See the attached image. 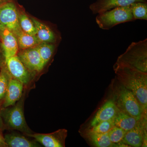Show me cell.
Listing matches in <instances>:
<instances>
[{
	"instance_id": "6da1fadb",
	"label": "cell",
	"mask_w": 147,
	"mask_h": 147,
	"mask_svg": "<svg viewBox=\"0 0 147 147\" xmlns=\"http://www.w3.org/2000/svg\"><path fill=\"white\" fill-rule=\"evenodd\" d=\"M116 80L131 91L145 112L147 108V73L126 67L114 66Z\"/></svg>"
},
{
	"instance_id": "7a4b0ae2",
	"label": "cell",
	"mask_w": 147,
	"mask_h": 147,
	"mask_svg": "<svg viewBox=\"0 0 147 147\" xmlns=\"http://www.w3.org/2000/svg\"><path fill=\"white\" fill-rule=\"evenodd\" d=\"M115 66L126 67L147 73V39L132 42L119 56Z\"/></svg>"
},
{
	"instance_id": "3957f363",
	"label": "cell",
	"mask_w": 147,
	"mask_h": 147,
	"mask_svg": "<svg viewBox=\"0 0 147 147\" xmlns=\"http://www.w3.org/2000/svg\"><path fill=\"white\" fill-rule=\"evenodd\" d=\"M114 94L115 100V101L114 100V101L120 110L137 120L142 119L146 112L131 91L119 83L114 89Z\"/></svg>"
},
{
	"instance_id": "277c9868",
	"label": "cell",
	"mask_w": 147,
	"mask_h": 147,
	"mask_svg": "<svg viewBox=\"0 0 147 147\" xmlns=\"http://www.w3.org/2000/svg\"><path fill=\"white\" fill-rule=\"evenodd\" d=\"M134 21L130 5L119 7L98 13L96 22L100 29L109 30L119 24Z\"/></svg>"
},
{
	"instance_id": "5b68a950",
	"label": "cell",
	"mask_w": 147,
	"mask_h": 147,
	"mask_svg": "<svg viewBox=\"0 0 147 147\" xmlns=\"http://www.w3.org/2000/svg\"><path fill=\"white\" fill-rule=\"evenodd\" d=\"M24 99H20L11 108L1 110V115L9 128L25 134H32L33 131L27 125L24 116Z\"/></svg>"
},
{
	"instance_id": "8992f818",
	"label": "cell",
	"mask_w": 147,
	"mask_h": 147,
	"mask_svg": "<svg viewBox=\"0 0 147 147\" xmlns=\"http://www.w3.org/2000/svg\"><path fill=\"white\" fill-rule=\"evenodd\" d=\"M18 13L17 7L13 2L0 4V23L15 36L22 30L18 21Z\"/></svg>"
},
{
	"instance_id": "52a82bcc",
	"label": "cell",
	"mask_w": 147,
	"mask_h": 147,
	"mask_svg": "<svg viewBox=\"0 0 147 147\" xmlns=\"http://www.w3.org/2000/svg\"><path fill=\"white\" fill-rule=\"evenodd\" d=\"M67 133L66 129H62L49 134L32 133L25 134L33 138L44 147H64Z\"/></svg>"
},
{
	"instance_id": "ba28073f",
	"label": "cell",
	"mask_w": 147,
	"mask_h": 147,
	"mask_svg": "<svg viewBox=\"0 0 147 147\" xmlns=\"http://www.w3.org/2000/svg\"><path fill=\"white\" fill-rule=\"evenodd\" d=\"M6 67L11 76L26 85L31 79L30 71L24 65L17 55L5 58Z\"/></svg>"
},
{
	"instance_id": "9c48e42d",
	"label": "cell",
	"mask_w": 147,
	"mask_h": 147,
	"mask_svg": "<svg viewBox=\"0 0 147 147\" xmlns=\"http://www.w3.org/2000/svg\"><path fill=\"white\" fill-rule=\"evenodd\" d=\"M17 55L30 71L39 72L45 66L36 46L21 50Z\"/></svg>"
},
{
	"instance_id": "30bf717a",
	"label": "cell",
	"mask_w": 147,
	"mask_h": 147,
	"mask_svg": "<svg viewBox=\"0 0 147 147\" xmlns=\"http://www.w3.org/2000/svg\"><path fill=\"white\" fill-rule=\"evenodd\" d=\"M139 2H146V0H97L90 6V9L93 14H98L115 7L126 6Z\"/></svg>"
},
{
	"instance_id": "8fae6325",
	"label": "cell",
	"mask_w": 147,
	"mask_h": 147,
	"mask_svg": "<svg viewBox=\"0 0 147 147\" xmlns=\"http://www.w3.org/2000/svg\"><path fill=\"white\" fill-rule=\"evenodd\" d=\"M24 85L17 79L11 77L5 96L3 107L7 108L15 105L23 95Z\"/></svg>"
},
{
	"instance_id": "7c38bea8",
	"label": "cell",
	"mask_w": 147,
	"mask_h": 147,
	"mask_svg": "<svg viewBox=\"0 0 147 147\" xmlns=\"http://www.w3.org/2000/svg\"><path fill=\"white\" fill-rule=\"evenodd\" d=\"M119 109L114 100H108L100 108L91 122V126H94L103 121L114 119Z\"/></svg>"
},
{
	"instance_id": "4fadbf2b",
	"label": "cell",
	"mask_w": 147,
	"mask_h": 147,
	"mask_svg": "<svg viewBox=\"0 0 147 147\" xmlns=\"http://www.w3.org/2000/svg\"><path fill=\"white\" fill-rule=\"evenodd\" d=\"M0 38L5 58L17 55L19 50L18 41L11 32L4 28L0 34Z\"/></svg>"
},
{
	"instance_id": "5bb4252c",
	"label": "cell",
	"mask_w": 147,
	"mask_h": 147,
	"mask_svg": "<svg viewBox=\"0 0 147 147\" xmlns=\"http://www.w3.org/2000/svg\"><path fill=\"white\" fill-rule=\"evenodd\" d=\"M31 19L35 26L36 36L40 42L52 43L57 42L58 37L50 27L35 18H32Z\"/></svg>"
},
{
	"instance_id": "9a60e30c",
	"label": "cell",
	"mask_w": 147,
	"mask_h": 147,
	"mask_svg": "<svg viewBox=\"0 0 147 147\" xmlns=\"http://www.w3.org/2000/svg\"><path fill=\"white\" fill-rule=\"evenodd\" d=\"M122 142L132 147L143 146L144 143V136L140 123L137 126L127 131Z\"/></svg>"
},
{
	"instance_id": "2e32d148",
	"label": "cell",
	"mask_w": 147,
	"mask_h": 147,
	"mask_svg": "<svg viewBox=\"0 0 147 147\" xmlns=\"http://www.w3.org/2000/svg\"><path fill=\"white\" fill-rule=\"evenodd\" d=\"M5 141L8 147H38L40 146L35 142L31 141L24 136L19 134L11 133L6 134Z\"/></svg>"
},
{
	"instance_id": "e0dca14e",
	"label": "cell",
	"mask_w": 147,
	"mask_h": 147,
	"mask_svg": "<svg viewBox=\"0 0 147 147\" xmlns=\"http://www.w3.org/2000/svg\"><path fill=\"white\" fill-rule=\"evenodd\" d=\"M114 121L115 126L127 131L139 125L140 122V120H137L134 118L120 110Z\"/></svg>"
},
{
	"instance_id": "ac0fdd59",
	"label": "cell",
	"mask_w": 147,
	"mask_h": 147,
	"mask_svg": "<svg viewBox=\"0 0 147 147\" xmlns=\"http://www.w3.org/2000/svg\"><path fill=\"white\" fill-rule=\"evenodd\" d=\"M16 37L20 50L36 47L40 43L36 35L28 34L22 30Z\"/></svg>"
},
{
	"instance_id": "d6986e66",
	"label": "cell",
	"mask_w": 147,
	"mask_h": 147,
	"mask_svg": "<svg viewBox=\"0 0 147 147\" xmlns=\"http://www.w3.org/2000/svg\"><path fill=\"white\" fill-rule=\"evenodd\" d=\"M44 66L49 61L54 54L56 46L53 43L40 42L36 46Z\"/></svg>"
},
{
	"instance_id": "ffe728a7",
	"label": "cell",
	"mask_w": 147,
	"mask_h": 147,
	"mask_svg": "<svg viewBox=\"0 0 147 147\" xmlns=\"http://www.w3.org/2000/svg\"><path fill=\"white\" fill-rule=\"evenodd\" d=\"M90 139L95 146L98 147H113L116 146L110 141L108 135V133L98 134L89 132Z\"/></svg>"
},
{
	"instance_id": "44dd1931",
	"label": "cell",
	"mask_w": 147,
	"mask_h": 147,
	"mask_svg": "<svg viewBox=\"0 0 147 147\" xmlns=\"http://www.w3.org/2000/svg\"><path fill=\"white\" fill-rule=\"evenodd\" d=\"M18 21L23 31L32 35H36V29L33 22L24 12H19Z\"/></svg>"
},
{
	"instance_id": "7402d4cb",
	"label": "cell",
	"mask_w": 147,
	"mask_h": 147,
	"mask_svg": "<svg viewBox=\"0 0 147 147\" xmlns=\"http://www.w3.org/2000/svg\"><path fill=\"white\" fill-rule=\"evenodd\" d=\"M132 16L134 21L138 19L147 20L146 2H136L130 5Z\"/></svg>"
},
{
	"instance_id": "603a6c76",
	"label": "cell",
	"mask_w": 147,
	"mask_h": 147,
	"mask_svg": "<svg viewBox=\"0 0 147 147\" xmlns=\"http://www.w3.org/2000/svg\"><path fill=\"white\" fill-rule=\"evenodd\" d=\"M11 77L6 66H3L0 71V100L4 98Z\"/></svg>"
},
{
	"instance_id": "cb8c5ba5",
	"label": "cell",
	"mask_w": 147,
	"mask_h": 147,
	"mask_svg": "<svg viewBox=\"0 0 147 147\" xmlns=\"http://www.w3.org/2000/svg\"><path fill=\"white\" fill-rule=\"evenodd\" d=\"M127 131L115 126L108 131V135L111 142L115 144L122 142Z\"/></svg>"
},
{
	"instance_id": "d4e9b609",
	"label": "cell",
	"mask_w": 147,
	"mask_h": 147,
	"mask_svg": "<svg viewBox=\"0 0 147 147\" xmlns=\"http://www.w3.org/2000/svg\"><path fill=\"white\" fill-rule=\"evenodd\" d=\"M114 126V119L103 121L93 127L90 131L98 134H104L108 132Z\"/></svg>"
},
{
	"instance_id": "484cf974",
	"label": "cell",
	"mask_w": 147,
	"mask_h": 147,
	"mask_svg": "<svg viewBox=\"0 0 147 147\" xmlns=\"http://www.w3.org/2000/svg\"><path fill=\"white\" fill-rule=\"evenodd\" d=\"M0 147H8L5 141L4 137H3L0 131Z\"/></svg>"
},
{
	"instance_id": "4316f807",
	"label": "cell",
	"mask_w": 147,
	"mask_h": 147,
	"mask_svg": "<svg viewBox=\"0 0 147 147\" xmlns=\"http://www.w3.org/2000/svg\"><path fill=\"white\" fill-rule=\"evenodd\" d=\"M1 103V102H0ZM3 126V122L2 120L1 115V107H0V129Z\"/></svg>"
},
{
	"instance_id": "83f0119b",
	"label": "cell",
	"mask_w": 147,
	"mask_h": 147,
	"mask_svg": "<svg viewBox=\"0 0 147 147\" xmlns=\"http://www.w3.org/2000/svg\"><path fill=\"white\" fill-rule=\"evenodd\" d=\"M3 26H2L1 24V23H0V34H1V32L3 30Z\"/></svg>"
},
{
	"instance_id": "f1b7e54d",
	"label": "cell",
	"mask_w": 147,
	"mask_h": 147,
	"mask_svg": "<svg viewBox=\"0 0 147 147\" xmlns=\"http://www.w3.org/2000/svg\"><path fill=\"white\" fill-rule=\"evenodd\" d=\"M3 0H0V4L3 3Z\"/></svg>"
}]
</instances>
